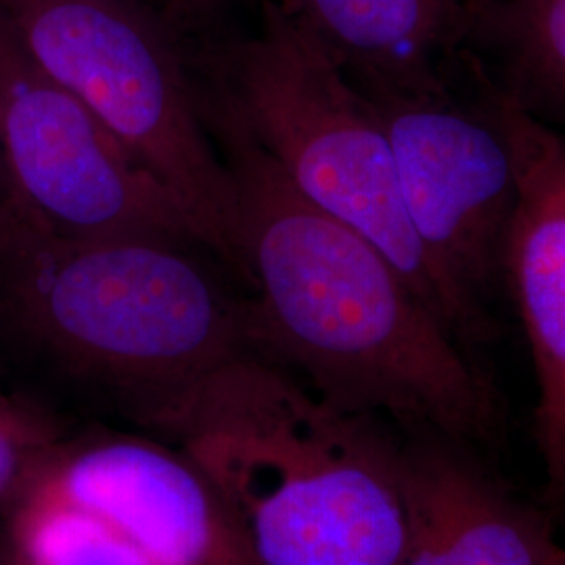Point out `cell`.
Segmentation results:
<instances>
[{
  "instance_id": "10",
  "label": "cell",
  "mask_w": 565,
  "mask_h": 565,
  "mask_svg": "<svg viewBox=\"0 0 565 565\" xmlns=\"http://www.w3.org/2000/svg\"><path fill=\"white\" fill-rule=\"evenodd\" d=\"M434 434L398 448L406 511L403 565H553L545 520Z\"/></svg>"
},
{
  "instance_id": "12",
  "label": "cell",
  "mask_w": 565,
  "mask_h": 565,
  "mask_svg": "<svg viewBox=\"0 0 565 565\" xmlns=\"http://www.w3.org/2000/svg\"><path fill=\"white\" fill-rule=\"evenodd\" d=\"M480 41L494 42L507 95L536 116L565 121V0H492Z\"/></svg>"
},
{
  "instance_id": "15",
  "label": "cell",
  "mask_w": 565,
  "mask_h": 565,
  "mask_svg": "<svg viewBox=\"0 0 565 565\" xmlns=\"http://www.w3.org/2000/svg\"><path fill=\"white\" fill-rule=\"evenodd\" d=\"M553 565H565V546H559L557 557H555V564Z\"/></svg>"
},
{
  "instance_id": "3",
  "label": "cell",
  "mask_w": 565,
  "mask_h": 565,
  "mask_svg": "<svg viewBox=\"0 0 565 565\" xmlns=\"http://www.w3.org/2000/svg\"><path fill=\"white\" fill-rule=\"evenodd\" d=\"M0 319L149 425L203 377L258 350L252 315L184 242L76 237L0 200Z\"/></svg>"
},
{
  "instance_id": "9",
  "label": "cell",
  "mask_w": 565,
  "mask_h": 565,
  "mask_svg": "<svg viewBox=\"0 0 565 565\" xmlns=\"http://www.w3.org/2000/svg\"><path fill=\"white\" fill-rule=\"evenodd\" d=\"M520 168L505 275L524 321L539 401L534 438L553 503H565V135L490 88Z\"/></svg>"
},
{
  "instance_id": "13",
  "label": "cell",
  "mask_w": 565,
  "mask_h": 565,
  "mask_svg": "<svg viewBox=\"0 0 565 565\" xmlns=\"http://www.w3.org/2000/svg\"><path fill=\"white\" fill-rule=\"evenodd\" d=\"M7 509L11 565H153L114 525L39 482Z\"/></svg>"
},
{
  "instance_id": "6",
  "label": "cell",
  "mask_w": 565,
  "mask_h": 565,
  "mask_svg": "<svg viewBox=\"0 0 565 565\" xmlns=\"http://www.w3.org/2000/svg\"><path fill=\"white\" fill-rule=\"evenodd\" d=\"M0 170L21 212L63 235L200 242L162 182L32 61L2 11Z\"/></svg>"
},
{
  "instance_id": "1",
  "label": "cell",
  "mask_w": 565,
  "mask_h": 565,
  "mask_svg": "<svg viewBox=\"0 0 565 565\" xmlns=\"http://www.w3.org/2000/svg\"><path fill=\"white\" fill-rule=\"evenodd\" d=\"M216 130L239 203L256 348L338 408L482 443L494 387L384 254L298 195L228 103Z\"/></svg>"
},
{
  "instance_id": "7",
  "label": "cell",
  "mask_w": 565,
  "mask_h": 565,
  "mask_svg": "<svg viewBox=\"0 0 565 565\" xmlns=\"http://www.w3.org/2000/svg\"><path fill=\"white\" fill-rule=\"evenodd\" d=\"M363 95L384 126L404 207L427 256L484 310L482 296L505 275L520 198L518 156L494 103L486 95L465 105L448 90Z\"/></svg>"
},
{
  "instance_id": "14",
  "label": "cell",
  "mask_w": 565,
  "mask_h": 565,
  "mask_svg": "<svg viewBox=\"0 0 565 565\" xmlns=\"http://www.w3.org/2000/svg\"><path fill=\"white\" fill-rule=\"evenodd\" d=\"M63 440L51 415L0 392V505L13 503L32 484Z\"/></svg>"
},
{
  "instance_id": "5",
  "label": "cell",
  "mask_w": 565,
  "mask_h": 565,
  "mask_svg": "<svg viewBox=\"0 0 565 565\" xmlns=\"http://www.w3.org/2000/svg\"><path fill=\"white\" fill-rule=\"evenodd\" d=\"M0 11L32 61L162 182L200 243L239 270L235 181L162 25L135 0H0Z\"/></svg>"
},
{
  "instance_id": "11",
  "label": "cell",
  "mask_w": 565,
  "mask_h": 565,
  "mask_svg": "<svg viewBox=\"0 0 565 565\" xmlns=\"http://www.w3.org/2000/svg\"><path fill=\"white\" fill-rule=\"evenodd\" d=\"M492 0H285L281 7L363 93L448 90Z\"/></svg>"
},
{
  "instance_id": "4",
  "label": "cell",
  "mask_w": 565,
  "mask_h": 565,
  "mask_svg": "<svg viewBox=\"0 0 565 565\" xmlns=\"http://www.w3.org/2000/svg\"><path fill=\"white\" fill-rule=\"evenodd\" d=\"M226 103L300 198L373 243L465 348L484 342V310L446 281L408 221L373 105L281 4L266 0L260 32L235 49Z\"/></svg>"
},
{
  "instance_id": "8",
  "label": "cell",
  "mask_w": 565,
  "mask_h": 565,
  "mask_svg": "<svg viewBox=\"0 0 565 565\" xmlns=\"http://www.w3.org/2000/svg\"><path fill=\"white\" fill-rule=\"evenodd\" d=\"M32 482L99 515L153 565H263L221 492L166 440L116 431L63 440Z\"/></svg>"
},
{
  "instance_id": "16",
  "label": "cell",
  "mask_w": 565,
  "mask_h": 565,
  "mask_svg": "<svg viewBox=\"0 0 565 565\" xmlns=\"http://www.w3.org/2000/svg\"><path fill=\"white\" fill-rule=\"evenodd\" d=\"M4 191H7V186H4V179H2V170H0V198L4 195Z\"/></svg>"
},
{
  "instance_id": "2",
  "label": "cell",
  "mask_w": 565,
  "mask_h": 565,
  "mask_svg": "<svg viewBox=\"0 0 565 565\" xmlns=\"http://www.w3.org/2000/svg\"><path fill=\"white\" fill-rule=\"evenodd\" d=\"M149 427L202 469L260 564L403 565L401 445L260 350L203 377Z\"/></svg>"
}]
</instances>
